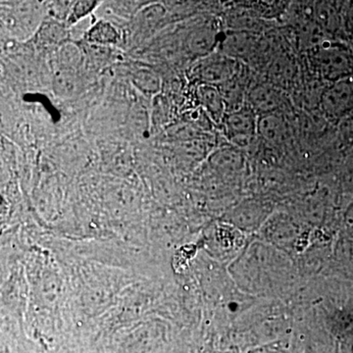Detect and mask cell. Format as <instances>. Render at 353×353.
<instances>
[{
  "label": "cell",
  "instance_id": "6da1fadb",
  "mask_svg": "<svg viewBox=\"0 0 353 353\" xmlns=\"http://www.w3.org/2000/svg\"><path fill=\"white\" fill-rule=\"evenodd\" d=\"M311 50V59L329 83L353 78V50L347 43L327 38Z\"/></svg>",
  "mask_w": 353,
  "mask_h": 353
},
{
  "label": "cell",
  "instance_id": "7a4b0ae2",
  "mask_svg": "<svg viewBox=\"0 0 353 353\" xmlns=\"http://www.w3.org/2000/svg\"><path fill=\"white\" fill-rule=\"evenodd\" d=\"M320 108L327 119L339 122L353 112V78L329 83L320 97Z\"/></svg>",
  "mask_w": 353,
  "mask_h": 353
},
{
  "label": "cell",
  "instance_id": "3957f363",
  "mask_svg": "<svg viewBox=\"0 0 353 353\" xmlns=\"http://www.w3.org/2000/svg\"><path fill=\"white\" fill-rule=\"evenodd\" d=\"M259 116L250 105L234 108L227 113L223 120L228 138L236 148H245L252 145L257 136Z\"/></svg>",
  "mask_w": 353,
  "mask_h": 353
},
{
  "label": "cell",
  "instance_id": "277c9868",
  "mask_svg": "<svg viewBox=\"0 0 353 353\" xmlns=\"http://www.w3.org/2000/svg\"><path fill=\"white\" fill-rule=\"evenodd\" d=\"M241 71L240 60L219 52L204 57L196 68V76L201 83L225 85L236 80Z\"/></svg>",
  "mask_w": 353,
  "mask_h": 353
},
{
  "label": "cell",
  "instance_id": "5b68a950",
  "mask_svg": "<svg viewBox=\"0 0 353 353\" xmlns=\"http://www.w3.org/2000/svg\"><path fill=\"white\" fill-rule=\"evenodd\" d=\"M284 95L272 85H259L248 94V105L259 116L279 113L284 104Z\"/></svg>",
  "mask_w": 353,
  "mask_h": 353
},
{
  "label": "cell",
  "instance_id": "8992f818",
  "mask_svg": "<svg viewBox=\"0 0 353 353\" xmlns=\"http://www.w3.org/2000/svg\"><path fill=\"white\" fill-rule=\"evenodd\" d=\"M289 127L282 113H272L259 117L257 136L270 145H280L288 138Z\"/></svg>",
  "mask_w": 353,
  "mask_h": 353
},
{
  "label": "cell",
  "instance_id": "52a82bcc",
  "mask_svg": "<svg viewBox=\"0 0 353 353\" xmlns=\"http://www.w3.org/2000/svg\"><path fill=\"white\" fill-rule=\"evenodd\" d=\"M196 99L213 120L218 123L223 122L228 113V104L219 88L201 83L197 87Z\"/></svg>",
  "mask_w": 353,
  "mask_h": 353
},
{
  "label": "cell",
  "instance_id": "ba28073f",
  "mask_svg": "<svg viewBox=\"0 0 353 353\" xmlns=\"http://www.w3.org/2000/svg\"><path fill=\"white\" fill-rule=\"evenodd\" d=\"M254 34L243 31H231L225 34L221 41V53L227 57L240 60L252 50L255 43Z\"/></svg>",
  "mask_w": 353,
  "mask_h": 353
},
{
  "label": "cell",
  "instance_id": "9c48e42d",
  "mask_svg": "<svg viewBox=\"0 0 353 353\" xmlns=\"http://www.w3.org/2000/svg\"><path fill=\"white\" fill-rule=\"evenodd\" d=\"M218 36L213 30L208 28L192 32L190 38V48L199 57H206L212 54L217 44Z\"/></svg>",
  "mask_w": 353,
  "mask_h": 353
},
{
  "label": "cell",
  "instance_id": "30bf717a",
  "mask_svg": "<svg viewBox=\"0 0 353 353\" xmlns=\"http://www.w3.org/2000/svg\"><path fill=\"white\" fill-rule=\"evenodd\" d=\"M88 41L99 44L117 43L119 34L110 23L101 20L88 32Z\"/></svg>",
  "mask_w": 353,
  "mask_h": 353
},
{
  "label": "cell",
  "instance_id": "8fae6325",
  "mask_svg": "<svg viewBox=\"0 0 353 353\" xmlns=\"http://www.w3.org/2000/svg\"><path fill=\"white\" fill-rule=\"evenodd\" d=\"M165 8L158 4H150V6L143 7L137 15V22L141 28L145 29H152L164 17Z\"/></svg>",
  "mask_w": 353,
  "mask_h": 353
},
{
  "label": "cell",
  "instance_id": "7c38bea8",
  "mask_svg": "<svg viewBox=\"0 0 353 353\" xmlns=\"http://www.w3.org/2000/svg\"><path fill=\"white\" fill-rule=\"evenodd\" d=\"M97 6V1H78L76 2L72 8L71 13L69 15V22L74 24L77 21H80L82 18L88 16V14L94 11Z\"/></svg>",
  "mask_w": 353,
  "mask_h": 353
},
{
  "label": "cell",
  "instance_id": "4fadbf2b",
  "mask_svg": "<svg viewBox=\"0 0 353 353\" xmlns=\"http://www.w3.org/2000/svg\"><path fill=\"white\" fill-rule=\"evenodd\" d=\"M136 83L139 88L145 90V92H153L158 88L157 79L153 76L152 73L148 71L137 74Z\"/></svg>",
  "mask_w": 353,
  "mask_h": 353
},
{
  "label": "cell",
  "instance_id": "5bb4252c",
  "mask_svg": "<svg viewBox=\"0 0 353 353\" xmlns=\"http://www.w3.org/2000/svg\"><path fill=\"white\" fill-rule=\"evenodd\" d=\"M70 82L71 81L67 75H58L55 83H57V90H59L60 94H66L70 92L69 90L72 87V83Z\"/></svg>",
  "mask_w": 353,
  "mask_h": 353
}]
</instances>
